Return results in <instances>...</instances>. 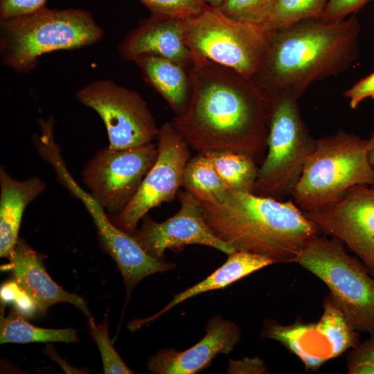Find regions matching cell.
Segmentation results:
<instances>
[{"mask_svg":"<svg viewBox=\"0 0 374 374\" xmlns=\"http://www.w3.org/2000/svg\"><path fill=\"white\" fill-rule=\"evenodd\" d=\"M133 62L145 81L166 100L175 116L181 114L190 98L188 71L170 60L154 55H142Z\"/></svg>","mask_w":374,"mask_h":374,"instance_id":"21","label":"cell"},{"mask_svg":"<svg viewBox=\"0 0 374 374\" xmlns=\"http://www.w3.org/2000/svg\"><path fill=\"white\" fill-rule=\"evenodd\" d=\"M157 140L158 155L154 165L133 199L113 220L127 233L135 231L140 220L150 209L175 199L184 167L191 158L190 147L171 122L159 127Z\"/></svg>","mask_w":374,"mask_h":374,"instance_id":"11","label":"cell"},{"mask_svg":"<svg viewBox=\"0 0 374 374\" xmlns=\"http://www.w3.org/2000/svg\"><path fill=\"white\" fill-rule=\"evenodd\" d=\"M150 15L185 19L199 12L207 4L205 0H139Z\"/></svg>","mask_w":374,"mask_h":374,"instance_id":"29","label":"cell"},{"mask_svg":"<svg viewBox=\"0 0 374 374\" xmlns=\"http://www.w3.org/2000/svg\"><path fill=\"white\" fill-rule=\"evenodd\" d=\"M344 96L349 100L352 109H355L366 98L374 100V71L347 89Z\"/></svg>","mask_w":374,"mask_h":374,"instance_id":"33","label":"cell"},{"mask_svg":"<svg viewBox=\"0 0 374 374\" xmlns=\"http://www.w3.org/2000/svg\"><path fill=\"white\" fill-rule=\"evenodd\" d=\"M303 212L322 233L357 255L374 278V184L353 186L337 202Z\"/></svg>","mask_w":374,"mask_h":374,"instance_id":"12","label":"cell"},{"mask_svg":"<svg viewBox=\"0 0 374 374\" xmlns=\"http://www.w3.org/2000/svg\"><path fill=\"white\" fill-rule=\"evenodd\" d=\"M348 374H374V337L359 342L347 357Z\"/></svg>","mask_w":374,"mask_h":374,"instance_id":"30","label":"cell"},{"mask_svg":"<svg viewBox=\"0 0 374 374\" xmlns=\"http://www.w3.org/2000/svg\"><path fill=\"white\" fill-rule=\"evenodd\" d=\"M58 179L74 196L81 200L93 218L104 248L116 262L125 285L127 299L144 278L173 269L176 265L147 253L135 238L109 220L105 210L91 195L77 184L68 169L62 170Z\"/></svg>","mask_w":374,"mask_h":374,"instance_id":"13","label":"cell"},{"mask_svg":"<svg viewBox=\"0 0 374 374\" xmlns=\"http://www.w3.org/2000/svg\"><path fill=\"white\" fill-rule=\"evenodd\" d=\"M275 262L271 258L244 251H235L228 255L226 262L210 276L175 295L170 303L156 314L144 319L132 321L130 330H135L143 325L153 321L179 303L202 293L222 289L235 281Z\"/></svg>","mask_w":374,"mask_h":374,"instance_id":"20","label":"cell"},{"mask_svg":"<svg viewBox=\"0 0 374 374\" xmlns=\"http://www.w3.org/2000/svg\"><path fill=\"white\" fill-rule=\"evenodd\" d=\"M87 319L90 335L98 345L101 354L104 373H134L116 351L110 340L107 319L105 318L100 324H96L92 316Z\"/></svg>","mask_w":374,"mask_h":374,"instance_id":"27","label":"cell"},{"mask_svg":"<svg viewBox=\"0 0 374 374\" xmlns=\"http://www.w3.org/2000/svg\"><path fill=\"white\" fill-rule=\"evenodd\" d=\"M76 97L81 104L93 109L104 122L109 147L135 148L157 139L159 127L147 102L137 91L103 79L82 87Z\"/></svg>","mask_w":374,"mask_h":374,"instance_id":"9","label":"cell"},{"mask_svg":"<svg viewBox=\"0 0 374 374\" xmlns=\"http://www.w3.org/2000/svg\"><path fill=\"white\" fill-rule=\"evenodd\" d=\"M10 260V269L20 287L33 300L38 311L45 313L56 303H69L91 317L84 300L59 286L48 274L38 253L19 239Z\"/></svg>","mask_w":374,"mask_h":374,"instance_id":"17","label":"cell"},{"mask_svg":"<svg viewBox=\"0 0 374 374\" xmlns=\"http://www.w3.org/2000/svg\"><path fill=\"white\" fill-rule=\"evenodd\" d=\"M322 304L323 312L317 323L330 346L333 358H336L359 343V332L350 326L330 294L326 295Z\"/></svg>","mask_w":374,"mask_h":374,"instance_id":"25","label":"cell"},{"mask_svg":"<svg viewBox=\"0 0 374 374\" xmlns=\"http://www.w3.org/2000/svg\"><path fill=\"white\" fill-rule=\"evenodd\" d=\"M267 366L260 357H244L240 359L229 360L227 373L231 374H262L267 373Z\"/></svg>","mask_w":374,"mask_h":374,"instance_id":"34","label":"cell"},{"mask_svg":"<svg viewBox=\"0 0 374 374\" xmlns=\"http://www.w3.org/2000/svg\"><path fill=\"white\" fill-rule=\"evenodd\" d=\"M190 93L170 121L197 153L231 150L262 163L271 99L251 78L207 59L192 58Z\"/></svg>","mask_w":374,"mask_h":374,"instance_id":"1","label":"cell"},{"mask_svg":"<svg viewBox=\"0 0 374 374\" xmlns=\"http://www.w3.org/2000/svg\"><path fill=\"white\" fill-rule=\"evenodd\" d=\"M260 336L278 341L297 356L308 371H316L324 363L334 359L317 322L298 320L290 325H282L276 320L265 319Z\"/></svg>","mask_w":374,"mask_h":374,"instance_id":"19","label":"cell"},{"mask_svg":"<svg viewBox=\"0 0 374 374\" xmlns=\"http://www.w3.org/2000/svg\"><path fill=\"white\" fill-rule=\"evenodd\" d=\"M226 0H205L206 3L211 6L220 7Z\"/></svg>","mask_w":374,"mask_h":374,"instance_id":"38","label":"cell"},{"mask_svg":"<svg viewBox=\"0 0 374 374\" xmlns=\"http://www.w3.org/2000/svg\"><path fill=\"white\" fill-rule=\"evenodd\" d=\"M158 155L153 143L130 148L107 147L87 163L82 180L91 196L110 213L122 212L139 190Z\"/></svg>","mask_w":374,"mask_h":374,"instance_id":"10","label":"cell"},{"mask_svg":"<svg viewBox=\"0 0 374 374\" xmlns=\"http://www.w3.org/2000/svg\"><path fill=\"white\" fill-rule=\"evenodd\" d=\"M240 337L236 323L217 315L210 319L205 335L196 344L183 351L161 350L148 359L147 368L154 374L197 373L208 366L216 355L230 353Z\"/></svg>","mask_w":374,"mask_h":374,"instance_id":"15","label":"cell"},{"mask_svg":"<svg viewBox=\"0 0 374 374\" xmlns=\"http://www.w3.org/2000/svg\"><path fill=\"white\" fill-rule=\"evenodd\" d=\"M104 30L88 10L49 8L0 20V60L17 73L27 74L44 54L91 46Z\"/></svg>","mask_w":374,"mask_h":374,"instance_id":"4","label":"cell"},{"mask_svg":"<svg viewBox=\"0 0 374 374\" xmlns=\"http://www.w3.org/2000/svg\"><path fill=\"white\" fill-rule=\"evenodd\" d=\"M178 212L162 222L145 215L141 227L132 236L149 255L163 258L167 249H177L185 245L199 244L216 249L226 255L235 251L218 238L206 223L196 197L188 190L177 194Z\"/></svg>","mask_w":374,"mask_h":374,"instance_id":"14","label":"cell"},{"mask_svg":"<svg viewBox=\"0 0 374 374\" xmlns=\"http://www.w3.org/2000/svg\"><path fill=\"white\" fill-rule=\"evenodd\" d=\"M181 28L192 58L209 60L247 78L260 67L274 32L265 24L233 19L208 4L181 19Z\"/></svg>","mask_w":374,"mask_h":374,"instance_id":"6","label":"cell"},{"mask_svg":"<svg viewBox=\"0 0 374 374\" xmlns=\"http://www.w3.org/2000/svg\"><path fill=\"white\" fill-rule=\"evenodd\" d=\"M372 0H328L321 20L337 21L355 13Z\"/></svg>","mask_w":374,"mask_h":374,"instance_id":"31","label":"cell"},{"mask_svg":"<svg viewBox=\"0 0 374 374\" xmlns=\"http://www.w3.org/2000/svg\"><path fill=\"white\" fill-rule=\"evenodd\" d=\"M48 0H0V20L28 15L46 6Z\"/></svg>","mask_w":374,"mask_h":374,"instance_id":"32","label":"cell"},{"mask_svg":"<svg viewBox=\"0 0 374 374\" xmlns=\"http://www.w3.org/2000/svg\"><path fill=\"white\" fill-rule=\"evenodd\" d=\"M293 262L327 285L355 330L374 337V278L361 260L348 253L340 240L321 233L299 252Z\"/></svg>","mask_w":374,"mask_h":374,"instance_id":"7","label":"cell"},{"mask_svg":"<svg viewBox=\"0 0 374 374\" xmlns=\"http://www.w3.org/2000/svg\"><path fill=\"white\" fill-rule=\"evenodd\" d=\"M19 290L20 287L16 280L3 284L1 288V301L5 303H13Z\"/></svg>","mask_w":374,"mask_h":374,"instance_id":"36","label":"cell"},{"mask_svg":"<svg viewBox=\"0 0 374 374\" xmlns=\"http://www.w3.org/2000/svg\"><path fill=\"white\" fill-rule=\"evenodd\" d=\"M80 341L77 332L73 328L48 329L35 326L24 320L19 314L11 313L1 317L0 343L27 344L33 342Z\"/></svg>","mask_w":374,"mask_h":374,"instance_id":"23","label":"cell"},{"mask_svg":"<svg viewBox=\"0 0 374 374\" xmlns=\"http://www.w3.org/2000/svg\"><path fill=\"white\" fill-rule=\"evenodd\" d=\"M328 0H276L273 10L264 24L276 30L299 21L321 19Z\"/></svg>","mask_w":374,"mask_h":374,"instance_id":"26","label":"cell"},{"mask_svg":"<svg viewBox=\"0 0 374 374\" xmlns=\"http://www.w3.org/2000/svg\"><path fill=\"white\" fill-rule=\"evenodd\" d=\"M13 303L21 316L30 317L38 310L33 300L21 287Z\"/></svg>","mask_w":374,"mask_h":374,"instance_id":"35","label":"cell"},{"mask_svg":"<svg viewBox=\"0 0 374 374\" xmlns=\"http://www.w3.org/2000/svg\"><path fill=\"white\" fill-rule=\"evenodd\" d=\"M276 0H226L218 7L225 15L238 20L264 24Z\"/></svg>","mask_w":374,"mask_h":374,"instance_id":"28","label":"cell"},{"mask_svg":"<svg viewBox=\"0 0 374 374\" xmlns=\"http://www.w3.org/2000/svg\"><path fill=\"white\" fill-rule=\"evenodd\" d=\"M213 233L235 251L293 262L299 252L321 233L292 199L277 200L252 193L227 191L221 200L196 198Z\"/></svg>","mask_w":374,"mask_h":374,"instance_id":"3","label":"cell"},{"mask_svg":"<svg viewBox=\"0 0 374 374\" xmlns=\"http://www.w3.org/2000/svg\"><path fill=\"white\" fill-rule=\"evenodd\" d=\"M45 183L34 176L23 181L12 178L0 168V256L8 258L19 238L23 213L26 206L43 193Z\"/></svg>","mask_w":374,"mask_h":374,"instance_id":"18","label":"cell"},{"mask_svg":"<svg viewBox=\"0 0 374 374\" xmlns=\"http://www.w3.org/2000/svg\"><path fill=\"white\" fill-rule=\"evenodd\" d=\"M368 142H369V153H368L369 161L374 170V131L371 136L370 137V139H368Z\"/></svg>","mask_w":374,"mask_h":374,"instance_id":"37","label":"cell"},{"mask_svg":"<svg viewBox=\"0 0 374 374\" xmlns=\"http://www.w3.org/2000/svg\"><path fill=\"white\" fill-rule=\"evenodd\" d=\"M368 153V139L343 130L316 139L292 200L303 211H314L337 202L353 186L374 184Z\"/></svg>","mask_w":374,"mask_h":374,"instance_id":"5","label":"cell"},{"mask_svg":"<svg viewBox=\"0 0 374 374\" xmlns=\"http://www.w3.org/2000/svg\"><path fill=\"white\" fill-rule=\"evenodd\" d=\"M355 15L327 22L310 19L274 30L267 55L251 78L269 98L299 99L314 82L346 70L358 55Z\"/></svg>","mask_w":374,"mask_h":374,"instance_id":"2","label":"cell"},{"mask_svg":"<svg viewBox=\"0 0 374 374\" xmlns=\"http://www.w3.org/2000/svg\"><path fill=\"white\" fill-rule=\"evenodd\" d=\"M121 60L133 62L142 55L170 60L186 69L192 65L191 53L181 28V19L150 15L142 19L118 43Z\"/></svg>","mask_w":374,"mask_h":374,"instance_id":"16","label":"cell"},{"mask_svg":"<svg viewBox=\"0 0 374 374\" xmlns=\"http://www.w3.org/2000/svg\"><path fill=\"white\" fill-rule=\"evenodd\" d=\"M204 154L212 161L228 191L253 193L259 166L253 157L231 150Z\"/></svg>","mask_w":374,"mask_h":374,"instance_id":"22","label":"cell"},{"mask_svg":"<svg viewBox=\"0 0 374 374\" xmlns=\"http://www.w3.org/2000/svg\"><path fill=\"white\" fill-rule=\"evenodd\" d=\"M298 99L271 98L267 150L260 165L253 193L283 201L292 197L316 139L301 117Z\"/></svg>","mask_w":374,"mask_h":374,"instance_id":"8","label":"cell"},{"mask_svg":"<svg viewBox=\"0 0 374 374\" xmlns=\"http://www.w3.org/2000/svg\"><path fill=\"white\" fill-rule=\"evenodd\" d=\"M181 187L196 198L213 200L222 199L228 191L204 153H197L188 160L182 172Z\"/></svg>","mask_w":374,"mask_h":374,"instance_id":"24","label":"cell"}]
</instances>
